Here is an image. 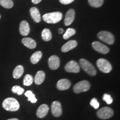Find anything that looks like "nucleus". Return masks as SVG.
<instances>
[{
    "label": "nucleus",
    "instance_id": "nucleus-1",
    "mask_svg": "<svg viewBox=\"0 0 120 120\" xmlns=\"http://www.w3.org/2000/svg\"><path fill=\"white\" fill-rule=\"evenodd\" d=\"M2 107L4 109L8 111H16L19 109V104L16 99L9 97L3 101Z\"/></svg>",
    "mask_w": 120,
    "mask_h": 120
},
{
    "label": "nucleus",
    "instance_id": "nucleus-6",
    "mask_svg": "<svg viewBox=\"0 0 120 120\" xmlns=\"http://www.w3.org/2000/svg\"><path fill=\"white\" fill-rule=\"evenodd\" d=\"M91 85L87 80H83L78 82L73 87V91L76 94H79L81 92H86L90 90Z\"/></svg>",
    "mask_w": 120,
    "mask_h": 120
},
{
    "label": "nucleus",
    "instance_id": "nucleus-10",
    "mask_svg": "<svg viewBox=\"0 0 120 120\" xmlns=\"http://www.w3.org/2000/svg\"><path fill=\"white\" fill-rule=\"evenodd\" d=\"M51 112L52 115L56 117L61 116L62 113L61 104L58 101H54L51 105Z\"/></svg>",
    "mask_w": 120,
    "mask_h": 120
},
{
    "label": "nucleus",
    "instance_id": "nucleus-9",
    "mask_svg": "<svg viewBox=\"0 0 120 120\" xmlns=\"http://www.w3.org/2000/svg\"><path fill=\"white\" fill-rule=\"evenodd\" d=\"M92 47L97 52L102 54H107L109 52V49L107 46L98 41H94L92 43Z\"/></svg>",
    "mask_w": 120,
    "mask_h": 120
},
{
    "label": "nucleus",
    "instance_id": "nucleus-7",
    "mask_svg": "<svg viewBox=\"0 0 120 120\" xmlns=\"http://www.w3.org/2000/svg\"><path fill=\"white\" fill-rule=\"evenodd\" d=\"M113 111L109 107H104L97 111V115L101 119L106 120L111 118L113 115Z\"/></svg>",
    "mask_w": 120,
    "mask_h": 120
},
{
    "label": "nucleus",
    "instance_id": "nucleus-28",
    "mask_svg": "<svg viewBox=\"0 0 120 120\" xmlns=\"http://www.w3.org/2000/svg\"><path fill=\"white\" fill-rule=\"evenodd\" d=\"M12 92L15 94H17L19 95H21L23 93L24 89L19 86H14L12 88Z\"/></svg>",
    "mask_w": 120,
    "mask_h": 120
},
{
    "label": "nucleus",
    "instance_id": "nucleus-24",
    "mask_svg": "<svg viewBox=\"0 0 120 120\" xmlns=\"http://www.w3.org/2000/svg\"><path fill=\"white\" fill-rule=\"evenodd\" d=\"M0 4L5 8H11L13 6L12 0H0Z\"/></svg>",
    "mask_w": 120,
    "mask_h": 120
},
{
    "label": "nucleus",
    "instance_id": "nucleus-33",
    "mask_svg": "<svg viewBox=\"0 0 120 120\" xmlns=\"http://www.w3.org/2000/svg\"><path fill=\"white\" fill-rule=\"evenodd\" d=\"M63 32H64V30H63L62 28H59V29H58V33H59L60 34H62Z\"/></svg>",
    "mask_w": 120,
    "mask_h": 120
},
{
    "label": "nucleus",
    "instance_id": "nucleus-31",
    "mask_svg": "<svg viewBox=\"0 0 120 120\" xmlns=\"http://www.w3.org/2000/svg\"><path fill=\"white\" fill-rule=\"evenodd\" d=\"M60 2L62 4H68L73 2L75 0H59Z\"/></svg>",
    "mask_w": 120,
    "mask_h": 120
},
{
    "label": "nucleus",
    "instance_id": "nucleus-17",
    "mask_svg": "<svg viewBox=\"0 0 120 120\" xmlns=\"http://www.w3.org/2000/svg\"><path fill=\"white\" fill-rule=\"evenodd\" d=\"M30 15L32 19H34V21L38 23L41 21V16L40 15V11L38 9L35 7H33L30 9Z\"/></svg>",
    "mask_w": 120,
    "mask_h": 120
},
{
    "label": "nucleus",
    "instance_id": "nucleus-11",
    "mask_svg": "<svg viewBox=\"0 0 120 120\" xmlns=\"http://www.w3.org/2000/svg\"><path fill=\"white\" fill-rule=\"evenodd\" d=\"M48 64H49V68L51 69V70H57L60 67V58L58 56H56V55L51 56L49 58V61H48Z\"/></svg>",
    "mask_w": 120,
    "mask_h": 120
},
{
    "label": "nucleus",
    "instance_id": "nucleus-35",
    "mask_svg": "<svg viewBox=\"0 0 120 120\" xmlns=\"http://www.w3.org/2000/svg\"><path fill=\"white\" fill-rule=\"evenodd\" d=\"M0 19H1V15H0Z\"/></svg>",
    "mask_w": 120,
    "mask_h": 120
},
{
    "label": "nucleus",
    "instance_id": "nucleus-21",
    "mask_svg": "<svg viewBox=\"0 0 120 120\" xmlns=\"http://www.w3.org/2000/svg\"><path fill=\"white\" fill-rule=\"evenodd\" d=\"M42 57V52L37 51L32 54V55L31 57V58H30V60H31V62H32V64H36L41 59Z\"/></svg>",
    "mask_w": 120,
    "mask_h": 120
},
{
    "label": "nucleus",
    "instance_id": "nucleus-14",
    "mask_svg": "<svg viewBox=\"0 0 120 120\" xmlns=\"http://www.w3.org/2000/svg\"><path fill=\"white\" fill-rule=\"evenodd\" d=\"M19 32L21 35L26 36L30 32V27L26 21H22L19 25Z\"/></svg>",
    "mask_w": 120,
    "mask_h": 120
},
{
    "label": "nucleus",
    "instance_id": "nucleus-23",
    "mask_svg": "<svg viewBox=\"0 0 120 120\" xmlns=\"http://www.w3.org/2000/svg\"><path fill=\"white\" fill-rule=\"evenodd\" d=\"M88 2L91 6L94 8H98L102 6L104 0H88Z\"/></svg>",
    "mask_w": 120,
    "mask_h": 120
},
{
    "label": "nucleus",
    "instance_id": "nucleus-2",
    "mask_svg": "<svg viewBox=\"0 0 120 120\" xmlns=\"http://www.w3.org/2000/svg\"><path fill=\"white\" fill-rule=\"evenodd\" d=\"M62 13L60 12H53L46 13L42 16V19L45 22L52 24L58 23L62 19Z\"/></svg>",
    "mask_w": 120,
    "mask_h": 120
},
{
    "label": "nucleus",
    "instance_id": "nucleus-13",
    "mask_svg": "<svg viewBox=\"0 0 120 120\" xmlns=\"http://www.w3.org/2000/svg\"><path fill=\"white\" fill-rule=\"evenodd\" d=\"M71 83L68 79H61L57 83V88L61 91L66 90L71 87Z\"/></svg>",
    "mask_w": 120,
    "mask_h": 120
},
{
    "label": "nucleus",
    "instance_id": "nucleus-27",
    "mask_svg": "<svg viewBox=\"0 0 120 120\" xmlns=\"http://www.w3.org/2000/svg\"><path fill=\"white\" fill-rule=\"evenodd\" d=\"M25 95L26 97H27L28 101H29L32 103H36L37 101V98L35 97L34 94H33V92L31 91H26L25 94Z\"/></svg>",
    "mask_w": 120,
    "mask_h": 120
},
{
    "label": "nucleus",
    "instance_id": "nucleus-16",
    "mask_svg": "<svg viewBox=\"0 0 120 120\" xmlns=\"http://www.w3.org/2000/svg\"><path fill=\"white\" fill-rule=\"evenodd\" d=\"M77 46V41L75 40H70L64 44L61 48V51L63 52H67L71 50Z\"/></svg>",
    "mask_w": 120,
    "mask_h": 120
},
{
    "label": "nucleus",
    "instance_id": "nucleus-20",
    "mask_svg": "<svg viewBox=\"0 0 120 120\" xmlns=\"http://www.w3.org/2000/svg\"><path fill=\"white\" fill-rule=\"evenodd\" d=\"M24 72V68L21 65H19L16 67L13 72V77L15 79H19L23 75Z\"/></svg>",
    "mask_w": 120,
    "mask_h": 120
},
{
    "label": "nucleus",
    "instance_id": "nucleus-29",
    "mask_svg": "<svg viewBox=\"0 0 120 120\" xmlns=\"http://www.w3.org/2000/svg\"><path fill=\"white\" fill-rule=\"evenodd\" d=\"M103 100L107 103V104H111L113 102V99L110 95L107 94H105L103 96Z\"/></svg>",
    "mask_w": 120,
    "mask_h": 120
},
{
    "label": "nucleus",
    "instance_id": "nucleus-15",
    "mask_svg": "<svg viewBox=\"0 0 120 120\" xmlns=\"http://www.w3.org/2000/svg\"><path fill=\"white\" fill-rule=\"evenodd\" d=\"M49 111V107L47 105L43 104L41 105L37 110V116L38 118H42L47 115Z\"/></svg>",
    "mask_w": 120,
    "mask_h": 120
},
{
    "label": "nucleus",
    "instance_id": "nucleus-32",
    "mask_svg": "<svg viewBox=\"0 0 120 120\" xmlns=\"http://www.w3.org/2000/svg\"><path fill=\"white\" fill-rule=\"evenodd\" d=\"M42 0H32V2L34 4H38L40 3Z\"/></svg>",
    "mask_w": 120,
    "mask_h": 120
},
{
    "label": "nucleus",
    "instance_id": "nucleus-34",
    "mask_svg": "<svg viewBox=\"0 0 120 120\" xmlns=\"http://www.w3.org/2000/svg\"><path fill=\"white\" fill-rule=\"evenodd\" d=\"M18 120L17 118H10V119H8V120Z\"/></svg>",
    "mask_w": 120,
    "mask_h": 120
},
{
    "label": "nucleus",
    "instance_id": "nucleus-5",
    "mask_svg": "<svg viewBox=\"0 0 120 120\" xmlns=\"http://www.w3.org/2000/svg\"><path fill=\"white\" fill-rule=\"evenodd\" d=\"M97 66L99 70L103 73H109L111 71L112 67L109 61L104 58H100L97 61Z\"/></svg>",
    "mask_w": 120,
    "mask_h": 120
},
{
    "label": "nucleus",
    "instance_id": "nucleus-25",
    "mask_svg": "<svg viewBox=\"0 0 120 120\" xmlns=\"http://www.w3.org/2000/svg\"><path fill=\"white\" fill-rule=\"evenodd\" d=\"M76 30L73 28H69L66 30V32L64 33V36H63V38H64V40H67V39H68L70 38L71 36L75 35L76 34Z\"/></svg>",
    "mask_w": 120,
    "mask_h": 120
},
{
    "label": "nucleus",
    "instance_id": "nucleus-26",
    "mask_svg": "<svg viewBox=\"0 0 120 120\" xmlns=\"http://www.w3.org/2000/svg\"><path fill=\"white\" fill-rule=\"evenodd\" d=\"M34 82V78L31 75H26L23 79V85L25 86H29L32 85Z\"/></svg>",
    "mask_w": 120,
    "mask_h": 120
},
{
    "label": "nucleus",
    "instance_id": "nucleus-22",
    "mask_svg": "<svg viewBox=\"0 0 120 120\" xmlns=\"http://www.w3.org/2000/svg\"><path fill=\"white\" fill-rule=\"evenodd\" d=\"M52 37L51 31L49 28H45L42 32V38L45 41H49Z\"/></svg>",
    "mask_w": 120,
    "mask_h": 120
},
{
    "label": "nucleus",
    "instance_id": "nucleus-19",
    "mask_svg": "<svg viewBox=\"0 0 120 120\" xmlns=\"http://www.w3.org/2000/svg\"><path fill=\"white\" fill-rule=\"evenodd\" d=\"M46 75L45 73L42 71H39L37 72L34 79V81L36 85H40L44 81Z\"/></svg>",
    "mask_w": 120,
    "mask_h": 120
},
{
    "label": "nucleus",
    "instance_id": "nucleus-8",
    "mask_svg": "<svg viewBox=\"0 0 120 120\" xmlns=\"http://www.w3.org/2000/svg\"><path fill=\"white\" fill-rule=\"evenodd\" d=\"M64 69L67 72L70 73H79L80 71V67L77 62L75 61L72 60L69 61L67 64H66Z\"/></svg>",
    "mask_w": 120,
    "mask_h": 120
},
{
    "label": "nucleus",
    "instance_id": "nucleus-12",
    "mask_svg": "<svg viewBox=\"0 0 120 120\" xmlns=\"http://www.w3.org/2000/svg\"><path fill=\"white\" fill-rule=\"evenodd\" d=\"M75 17V11L73 9H70L67 12L64 18V23L66 26H69L72 23Z\"/></svg>",
    "mask_w": 120,
    "mask_h": 120
},
{
    "label": "nucleus",
    "instance_id": "nucleus-4",
    "mask_svg": "<svg viewBox=\"0 0 120 120\" xmlns=\"http://www.w3.org/2000/svg\"><path fill=\"white\" fill-rule=\"evenodd\" d=\"M97 37L100 40L109 45H112L115 42V37L112 33L106 31H100L97 34Z\"/></svg>",
    "mask_w": 120,
    "mask_h": 120
},
{
    "label": "nucleus",
    "instance_id": "nucleus-30",
    "mask_svg": "<svg viewBox=\"0 0 120 120\" xmlns=\"http://www.w3.org/2000/svg\"><path fill=\"white\" fill-rule=\"evenodd\" d=\"M90 105L93 106L94 109H98L100 104H99V102L96 98H93L90 101Z\"/></svg>",
    "mask_w": 120,
    "mask_h": 120
},
{
    "label": "nucleus",
    "instance_id": "nucleus-18",
    "mask_svg": "<svg viewBox=\"0 0 120 120\" xmlns=\"http://www.w3.org/2000/svg\"><path fill=\"white\" fill-rule=\"evenodd\" d=\"M22 42L26 47L30 49H34L37 46L36 41L30 37H25V38H22Z\"/></svg>",
    "mask_w": 120,
    "mask_h": 120
},
{
    "label": "nucleus",
    "instance_id": "nucleus-3",
    "mask_svg": "<svg viewBox=\"0 0 120 120\" xmlns=\"http://www.w3.org/2000/svg\"><path fill=\"white\" fill-rule=\"evenodd\" d=\"M79 64L82 69L90 76H94L96 75L97 71L95 67L87 60L81 58L79 60Z\"/></svg>",
    "mask_w": 120,
    "mask_h": 120
}]
</instances>
